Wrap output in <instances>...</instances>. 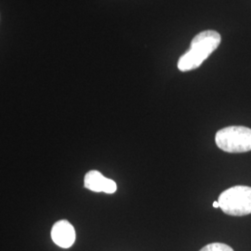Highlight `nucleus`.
Listing matches in <instances>:
<instances>
[{
  "mask_svg": "<svg viewBox=\"0 0 251 251\" xmlns=\"http://www.w3.org/2000/svg\"><path fill=\"white\" fill-rule=\"evenodd\" d=\"M222 36L213 30L199 33L193 38L188 51L179 58L178 62L179 71L188 72L198 68L220 46Z\"/></svg>",
  "mask_w": 251,
  "mask_h": 251,
  "instance_id": "nucleus-1",
  "label": "nucleus"
},
{
  "mask_svg": "<svg viewBox=\"0 0 251 251\" xmlns=\"http://www.w3.org/2000/svg\"><path fill=\"white\" fill-rule=\"evenodd\" d=\"M217 146L227 152L251 151V129L242 126H231L220 129L215 136Z\"/></svg>",
  "mask_w": 251,
  "mask_h": 251,
  "instance_id": "nucleus-2",
  "label": "nucleus"
},
{
  "mask_svg": "<svg viewBox=\"0 0 251 251\" xmlns=\"http://www.w3.org/2000/svg\"><path fill=\"white\" fill-rule=\"evenodd\" d=\"M220 208L230 216L251 214V187L237 185L225 190L219 198Z\"/></svg>",
  "mask_w": 251,
  "mask_h": 251,
  "instance_id": "nucleus-3",
  "label": "nucleus"
},
{
  "mask_svg": "<svg viewBox=\"0 0 251 251\" xmlns=\"http://www.w3.org/2000/svg\"><path fill=\"white\" fill-rule=\"evenodd\" d=\"M84 186L95 193L114 194L117 191L116 181L104 177L98 171H90L85 175Z\"/></svg>",
  "mask_w": 251,
  "mask_h": 251,
  "instance_id": "nucleus-4",
  "label": "nucleus"
},
{
  "mask_svg": "<svg viewBox=\"0 0 251 251\" xmlns=\"http://www.w3.org/2000/svg\"><path fill=\"white\" fill-rule=\"evenodd\" d=\"M50 234L52 241L63 249L71 248L75 241V230L66 220L57 222L53 225Z\"/></svg>",
  "mask_w": 251,
  "mask_h": 251,
  "instance_id": "nucleus-5",
  "label": "nucleus"
},
{
  "mask_svg": "<svg viewBox=\"0 0 251 251\" xmlns=\"http://www.w3.org/2000/svg\"><path fill=\"white\" fill-rule=\"evenodd\" d=\"M199 251H234L231 247L224 243H211L202 248Z\"/></svg>",
  "mask_w": 251,
  "mask_h": 251,
  "instance_id": "nucleus-6",
  "label": "nucleus"
},
{
  "mask_svg": "<svg viewBox=\"0 0 251 251\" xmlns=\"http://www.w3.org/2000/svg\"><path fill=\"white\" fill-rule=\"evenodd\" d=\"M213 206H214V207H220V205H219V202H218V201H215V202L213 203Z\"/></svg>",
  "mask_w": 251,
  "mask_h": 251,
  "instance_id": "nucleus-7",
  "label": "nucleus"
}]
</instances>
